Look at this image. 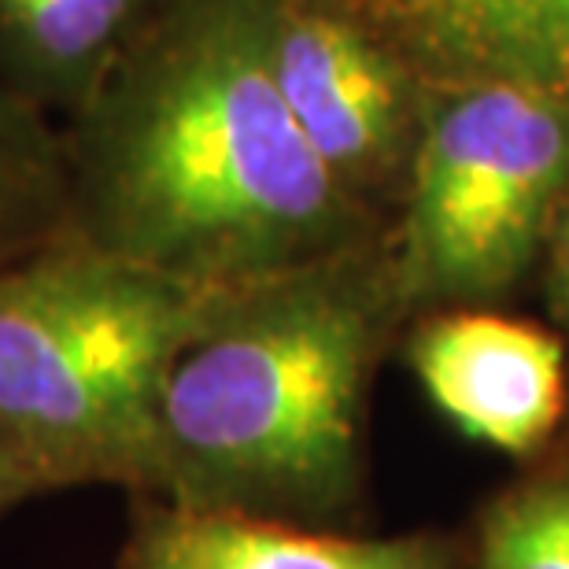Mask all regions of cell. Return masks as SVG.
<instances>
[{
	"label": "cell",
	"instance_id": "12",
	"mask_svg": "<svg viewBox=\"0 0 569 569\" xmlns=\"http://www.w3.org/2000/svg\"><path fill=\"white\" fill-rule=\"evenodd\" d=\"M38 496H44L41 485L33 481L27 466H22L16 455L4 448V440H0V518H4L8 510H16L19 503L38 499Z\"/></svg>",
	"mask_w": 569,
	"mask_h": 569
},
{
	"label": "cell",
	"instance_id": "7",
	"mask_svg": "<svg viewBox=\"0 0 569 569\" xmlns=\"http://www.w3.org/2000/svg\"><path fill=\"white\" fill-rule=\"evenodd\" d=\"M122 569H440L422 540H356L248 510L148 507Z\"/></svg>",
	"mask_w": 569,
	"mask_h": 569
},
{
	"label": "cell",
	"instance_id": "4",
	"mask_svg": "<svg viewBox=\"0 0 569 569\" xmlns=\"http://www.w3.org/2000/svg\"><path fill=\"white\" fill-rule=\"evenodd\" d=\"M569 174V119L543 89L481 82L418 156L411 270L426 289L485 292L521 274Z\"/></svg>",
	"mask_w": 569,
	"mask_h": 569
},
{
	"label": "cell",
	"instance_id": "2",
	"mask_svg": "<svg viewBox=\"0 0 569 569\" xmlns=\"http://www.w3.org/2000/svg\"><path fill=\"white\" fill-rule=\"evenodd\" d=\"M370 348L367 303L322 259L226 289L167 378L152 496L326 518L356 485Z\"/></svg>",
	"mask_w": 569,
	"mask_h": 569
},
{
	"label": "cell",
	"instance_id": "5",
	"mask_svg": "<svg viewBox=\"0 0 569 569\" xmlns=\"http://www.w3.org/2000/svg\"><path fill=\"white\" fill-rule=\"evenodd\" d=\"M418 378L470 437L529 451L559 422L562 348L548 333L499 315H451L415 348Z\"/></svg>",
	"mask_w": 569,
	"mask_h": 569
},
{
	"label": "cell",
	"instance_id": "3",
	"mask_svg": "<svg viewBox=\"0 0 569 569\" xmlns=\"http://www.w3.org/2000/svg\"><path fill=\"white\" fill-rule=\"evenodd\" d=\"M222 292L71 233L0 267V440L41 492H152L167 378Z\"/></svg>",
	"mask_w": 569,
	"mask_h": 569
},
{
	"label": "cell",
	"instance_id": "10",
	"mask_svg": "<svg viewBox=\"0 0 569 569\" xmlns=\"http://www.w3.org/2000/svg\"><path fill=\"white\" fill-rule=\"evenodd\" d=\"M63 233V127L0 78V267Z\"/></svg>",
	"mask_w": 569,
	"mask_h": 569
},
{
	"label": "cell",
	"instance_id": "9",
	"mask_svg": "<svg viewBox=\"0 0 569 569\" xmlns=\"http://www.w3.org/2000/svg\"><path fill=\"white\" fill-rule=\"evenodd\" d=\"M426 60L477 82L569 89V0H400Z\"/></svg>",
	"mask_w": 569,
	"mask_h": 569
},
{
	"label": "cell",
	"instance_id": "13",
	"mask_svg": "<svg viewBox=\"0 0 569 569\" xmlns=\"http://www.w3.org/2000/svg\"><path fill=\"white\" fill-rule=\"evenodd\" d=\"M562 284H566V300H569V237H566V252H562Z\"/></svg>",
	"mask_w": 569,
	"mask_h": 569
},
{
	"label": "cell",
	"instance_id": "6",
	"mask_svg": "<svg viewBox=\"0 0 569 569\" xmlns=\"http://www.w3.org/2000/svg\"><path fill=\"white\" fill-rule=\"evenodd\" d=\"M270 60L303 138L340 186L385 152L396 119V78L385 56L329 11L274 0Z\"/></svg>",
	"mask_w": 569,
	"mask_h": 569
},
{
	"label": "cell",
	"instance_id": "8",
	"mask_svg": "<svg viewBox=\"0 0 569 569\" xmlns=\"http://www.w3.org/2000/svg\"><path fill=\"white\" fill-rule=\"evenodd\" d=\"M163 0H0V78L44 116H78Z\"/></svg>",
	"mask_w": 569,
	"mask_h": 569
},
{
	"label": "cell",
	"instance_id": "1",
	"mask_svg": "<svg viewBox=\"0 0 569 569\" xmlns=\"http://www.w3.org/2000/svg\"><path fill=\"white\" fill-rule=\"evenodd\" d=\"M270 22L274 0H163L63 122L67 233L203 289L326 259L345 186L284 104Z\"/></svg>",
	"mask_w": 569,
	"mask_h": 569
},
{
	"label": "cell",
	"instance_id": "11",
	"mask_svg": "<svg viewBox=\"0 0 569 569\" xmlns=\"http://www.w3.org/2000/svg\"><path fill=\"white\" fill-rule=\"evenodd\" d=\"M481 569H569V485L537 488L496 510Z\"/></svg>",
	"mask_w": 569,
	"mask_h": 569
}]
</instances>
